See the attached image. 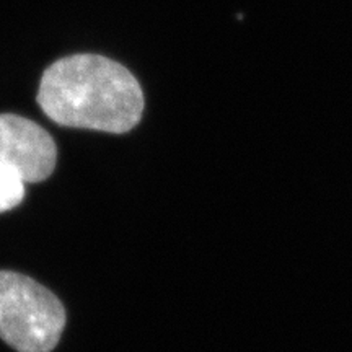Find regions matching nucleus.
I'll use <instances>...</instances> for the list:
<instances>
[{"label":"nucleus","mask_w":352,"mask_h":352,"mask_svg":"<svg viewBox=\"0 0 352 352\" xmlns=\"http://www.w3.org/2000/svg\"><path fill=\"white\" fill-rule=\"evenodd\" d=\"M25 197V183L15 171L0 160V212H7Z\"/></svg>","instance_id":"4"},{"label":"nucleus","mask_w":352,"mask_h":352,"mask_svg":"<svg viewBox=\"0 0 352 352\" xmlns=\"http://www.w3.org/2000/svg\"><path fill=\"white\" fill-rule=\"evenodd\" d=\"M57 148L47 131L19 114H0V160L23 183H39L56 168Z\"/></svg>","instance_id":"3"},{"label":"nucleus","mask_w":352,"mask_h":352,"mask_svg":"<svg viewBox=\"0 0 352 352\" xmlns=\"http://www.w3.org/2000/svg\"><path fill=\"white\" fill-rule=\"evenodd\" d=\"M65 310L51 290L13 271H0V338L19 352H51Z\"/></svg>","instance_id":"2"},{"label":"nucleus","mask_w":352,"mask_h":352,"mask_svg":"<svg viewBox=\"0 0 352 352\" xmlns=\"http://www.w3.org/2000/svg\"><path fill=\"white\" fill-rule=\"evenodd\" d=\"M38 103L59 126L124 134L142 118L144 91L124 65L103 56L76 54L46 69Z\"/></svg>","instance_id":"1"}]
</instances>
